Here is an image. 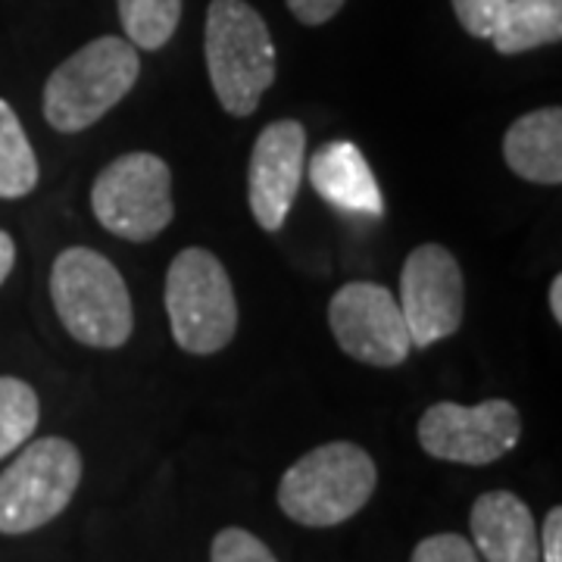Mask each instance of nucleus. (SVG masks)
I'll return each instance as SVG.
<instances>
[{
	"mask_svg": "<svg viewBox=\"0 0 562 562\" xmlns=\"http://www.w3.org/2000/svg\"><path fill=\"white\" fill-rule=\"evenodd\" d=\"M203 54L222 110L250 116L276 81V41L247 0H210Z\"/></svg>",
	"mask_w": 562,
	"mask_h": 562,
	"instance_id": "obj_1",
	"label": "nucleus"
},
{
	"mask_svg": "<svg viewBox=\"0 0 562 562\" xmlns=\"http://www.w3.org/2000/svg\"><path fill=\"white\" fill-rule=\"evenodd\" d=\"M41 179L38 157L25 138L20 116L0 98V198L16 201L35 191Z\"/></svg>",
	"mask_w": 562,
	"mask_h": 562,
	"instance_id": "obj_16",
	"label": "nucleus"
},
{
	"mask_svg": "<svg viewBox=\"0 0 562 562\" xmlns=\"http://www.w3.org/2000/svg\"><path fill=\"white\" fill-rule=\"evenodd\" d=\"M13 262H16V244L7 232H0V284L13 272Z\"/></svg>",
	"mask_w": 562,
	"mask_h": 562,
	"instance_id": "obj_24",
	"label": "nucleus"
},
{
	"mask_svg": "<svg viewBox=\"0 0 562 562\" xmlns=\"http://www.w3.org/2000/svg\"><path fill=\"white\" fill-rule=\"evenodd\" d=\"M401 313L413 347H431L457 335L465 316V279L441 244L416 247L401 272Z\"/></svg>",
	"mask_w": 562,
	"mask_h": 562,
	"instance_id": "obj_10",
	"label": "nucleus"
},
{
	"mask_svg": "<svg viewBox=\"0 0 562 562\" xmlns=\"http://www.w3.org/2000/svg\"><path fill=\"white\" fill-rule=\"evenodd\" d=\"M538 547H541V562H562V509L553 506L538 531Z\"/></svg>",
	"mask_w": 562,
	"mask_h": 562,
	"instance_id": "obj_23",
	"label": "nucleus"
},
{
	"mask_svg": "<svg viewBox=\"0 0 562 562\" xmlns=\"http://www.w3.org/2000/svg\"><path fill=\"white\" fill-rule=\"evenodd\" d=\"M328 325L350 360L394 369L409 357L413 341L401 303L391 288L375 281H350L328 303Z\"/></svg>",
	"mask_w": 562,
	"mask_h": 562,
	"instance_id": "obj_9",
	"label": "nucleus"
},
{
	"mask_svg": "<svg viewBox=\"0 0 562 562\" xmlns=\"http://www.w3.org/2000/svg\"><path fill=\"white\" fill-rule=\"evenodd\" d=\"M210 562H279L266 543L244 528H222L210 547Z\"/></svg>",
	"mask_w": 562,
	"mask_h": 562,
	"instance_id": "obj_19",
	"label": "nucleus"
},
{
	"mask_svg": "<svg viewBox=\"0 0 562 562\" xmlns=\"http://www.w3.org/2000/svg\"><path fill=\"white\" fill-rule=\"evenodd\" d=\"M50 297L69 338L116 350L132 338L135 313L122 272L91 247H66L50 269Z\"/></svg>",
	"mask_w": 562,
	"mask_h": 562,
	"instance_id": "obj_2",
	"label": "nucleus"
},
{
	"mask_svg": "<svg viewBox=\"0 0 562 562\" xmlns=\"http://www.w3.org/2000/svg\"><path fill=\"white\" fill-rule=\"evenodd\" d=\"M491 41H494V50L503 57L560 44L562 0H506V10Z\"/></svg>",
	"mask_w": 562,
	"mask_h": 562,
	"instance_id": "obj_15",
	"label": "nucleus"
},
{
	"mask_svg": "<svg viewBox=\"0 0 562 562\" xmlns=\"http://www.w3.org/2000/svg\"><path fill=\"white\" fill-rule=\"evenodd\" d=\"M375 460L360 443H322L281 475L279 506L291 522L331 528L353 519L375 494Z\"/></svg>",
	"mask_w": 562,
	"mask_h": 562,
	"instance_id": "obj_4",
	"label": "nucleus"
},
{
	"mask_svg": "<svg viewBox=\"0 0 562 562\" xmlns=\"http://www.w3.org/2000/svg\"><path fill=\"white\" fill-rule=\"evenodd\" d=\"M166 313L181 350L210 357L238 331V301L232 279L210 250L184 247L166 272Z\"/></svg>",
	"mask_w": 562,
	"mask_h": 562,
	"instance_id": "obj_5",
	"label": "nucleus"
},
{
	"mask_svg": "<svg viewBox=\"0 0 562 562\" xmlns=\"http://www.w3.org/2000/svg\"><path fill=\"white\" fill-rule=\"evenodd\" d=\"M310 181L322 201L350 216L379 220L384 213L379 181L353 140H331L310 160Z\"/></svg>",
	"mask_w": 562,
	"mask_h": 562,
	"instance_id": "obj_13",
	"label": "nucleus"
},
{
	"mask_svg": "<svg viewBox=\"0 0 562 562\" xmlns=\"http://www.w3.org/2000/svg\"><path fill=\"white\" fill-rule=\"evenodd\" d=\"M450 3H453V13H457L462 29L472 38L484 41H491L503 10H506V0H450Z\"/></svg>",
	"mask_w": 562,
	"mask_h": 562,
	"instance_id": "obj_20",
	"label": "nucleus"
},
{
	"mask_svg": "<svg viewBox=\"0 0 562 562\" xmlns=\"http://www.w3.org/2000/svg\"><path fill=\"white\" fill-rule=\"evenodd\" d=\"M522 438V416L509 401H484L475 406L435 403L422 413L419 443L428 457L460 465H487L516 450Z\"/></svg>",
	"mask_w": 562,
	"mask_h": 562,
	"instance_id": "obj_8",
	"label": "nucleus"
},
{
	"mask_svg": "<svg viewBox=\"0 0 562 562\" xmlns=\"http://www.w3.org/2000/svg\"><path fill=\"white\" fill-rule=\"evenodd\" d=\"M547 301H550V313H553V322L560 325V322H562V279H560V276H553V281H550V294H547Z\"/></svg>",
	"mask_w": 562,
	"mask_h": 562,
	"instance_id": "obj_25",
	"label": "nucleus"
},
{
	"mask_svg": "<svg viewBox=\"0 0 562 562\" xmlns=\"http://www.w3.org/2000/svg\"><path fill=\"white\" fill-rule=\"evenodd\" d=\"M91 210L103 228L125 241H150L176 216L172 172L157 154H125L113 160L91 188Z\"/></svg>",
	"mask_w": 562,
	"mask_h": 562,
	"instance_id": "obj_7",
	"label": "nucleus"
},
{
	"mask_svg": "<svg viewBox=\"0 0 562 562\" xmlns=\"http://www.w3.org/2000/svg\"><path fill=\"white\" fill-rule=\"evenodd\" d=\"M138 47L116 35L88 41L50 72L44 85V120L60 135H76L101 122L135 88Z\"/></svg>",
	"mask_w": 562,
	"mask_h": 562,
	"instance_id": "obj_3",
	"label": "nucleus"
},
{
	"mask_svg": "<svg viewBox=\"0 0 562 562\" xmlns=\"http://www.w3.org/2000/svg\"><path fill=\"white\" fill-rule=\"evenodd\" d=\"M41 419L38 394L22 379L0 375V460L16 453L35 435Z\"/></svg>",
	"mask_w": 562,
	"mask_h": 562,
	"instance_id": "obj_18",
	"label": "nucleus"
},
{
	"mask_svg": "<svg viewBox=\"0 0 562 562\" xmlns=\"http://www.w3.org/2000/svg\"><path fill=\"white\" fill-rule=\"evenodd\" d=\"M81 482V453L66 438L25 443L0 472V535H29L54 522Z\"/></svg>",
	"mask_w": 562,
	"mask_h": 562,
	"instance_id": "obj_6",
	"label": "nucleus"
},
{
	"mask_svg": "<svg viewBox=\"0 0 562 562\" xmlns=\"http://www.w3.org/2000/svg\"><path fill=\"white\" fill-rule=\"evenodd\" d=\"M472 538L484 562H541L538 525L522 497L513 491H487L472 506Z\"/></svg>",
	"mask_w": 562,
	"mask_h": 562,
	"instance_id": "obj_12",
	"label": "nucleus"
},
{
	"mask_svg": "<svg viewBox=\"0 0 562 562\" xmlns=\"http://www.w3.org/2000/svg\"><path fill=\"white\" fill-rule=\"evenodd\" d=\"M503 160L525 181L560 184L562 181V110L543 106L525 113L509 125L503 138Z\"/></svg>",
	"mask_w": 562,
	"mask_h": 562,
	"instance_id": "obj_14",
	"label": "nucleus"
},
{
	"mask_svg": "<svg viewBox=\"0 0 562 562\" xmlns=\"http://www.w3.org/2000/svg\"><path fill=\"white\" fill-rule=\"evenodd\" d=\"M306 132L297 120L266 125L247 166V203L262 232H279L297 201L306 162Z\"/></svg>",
	"mask_w": 562,
	"mask_h": 562,
	"instance_id": "obj_11",
	"label": "nucleus"
},
{
	"mask_svg": "<svg viewBox=\"0 0 562 562\" xmlns=\"http://www.w3.org/2000/svg\"><path fill=\"white\" fill-rule=\"evenodd\" d=\"M347 0H288V10L294 13V20L303 25H325L341 13Z\"/></svg>",
	"mask_w": 562,
	"mask_h": 562,
	"instance_id": "obj_22",
	"label": "nucleus"
},
{
	"mask_svg": "<svg viewBox=\"0 0 562 562\" xmlns=\"http://www.w3.org/2000/svg\"><path fill=\"white\" fill-rule=\"evenodd\" d=\"M125 41L140 50H160L176 35L181 0H116Z\"/></svg>",
	"mask_w": 562,
	"mask_h": 562,
	"instance_id": "obj_17",
	"label": "nucleus"
},
{
	"mask_svg": "<svg viewBox=\"0 0 562 562\" xmlns=\"http://www.w3.org/2000/svg\"><path fill=\"white\" fill-rule=\"evenodd\" d=\"M409 562H482L475 547L460 535H431L416 543Z\"/></svg>",
	"mask_w": 562,
	"mask_h": 562,
	"instance_id": "obj_21",
	"label": "nucleus"
}]
</instances>
